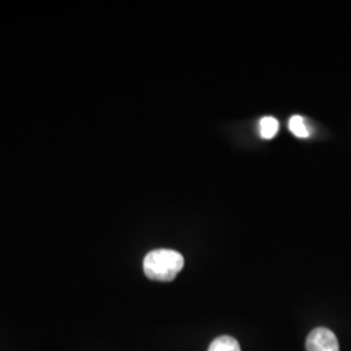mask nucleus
I'll return each mask as SVG.
<instances>
[{
    "instance_id": "1",
    "label": "nucleus",
    "mask_w": 351,
    "mask_h": 351,
    "mask_svg": "<svg viewBox=\"0 0 351 351\" xmlns=\"http://www.w3.org/2000/svg\"><path fill=\"white\" fill-rule=\"evenodd\" d=\"M184 256L175 250L159 249L149 252L143 261L146 276L155 281H172L184 268Z\"/></svg>"
},
{
    "instance_id": "4",
    "label": "nucleus",
    "mask_w": 351,
    "mask_h": 351,
    "mask_svg": "<svg viewBox=\"0 0 351 351\" xmlns=\"http://www.w3.org/2000/svg\"><path fill=\"white\" fill-rule=\"evenodd\" d=\"M289 129H290V132H291L295 137H298V138H307L308 134H310L308 128L306 125L303 117L298 116V114H295V116H293V117L290 119V121H289Z\"/></svg>"
},
{
    "instance_id": "3",
    "label": "nucleus",
    "mask_w": 351,
    "mask_h": 351,
    "mask_svg": "<svg viewBox=\"0 0 351 351\" xmlns=\"http://www.w3.org/2000/svg\"><path fill=\"white\" fill-rule=\"evenodd\" d=\"M208 351H241L239 341L230 336H221L213 341Z\"/></svg>"
},
{
    "instance_id": "5",
    "label": "nucleus",
    "mask_w": 351,
    "mask_h": 351,
    "mask_svg": "<svg viewBox=\"0 0 351 351\" xmlns=\"http://www.w3.org/2000/svg\"><path fill=\"white\" fill-rule=\"evenodd\" d=\"M278 121L275 117H263L261 120V136L264 139L274 138L278 132Z\"/></svg>"
},
{
    "instance_id": "2",
    "label": "nucleus",
    "mask_w": 351,
    "mask_h": 351,
    "mask_svg": "<svg viewBox=\"0 0 351 351\" xmlns=\"http://www.w3.org/2000/svg\"><path fill=\"white\" fill-rule=\"evenodd\" d=\"M307 351H339V339L328 328H316L306 339Z\"/></svg>"
}]
</instances>
